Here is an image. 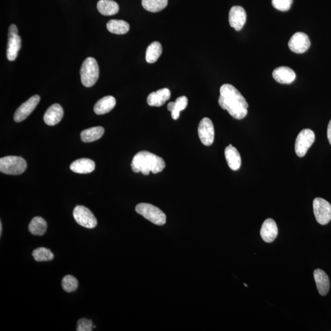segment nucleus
I'll return each mask as SVG.
<instances>
[{
  "label": "nucleus",
  "instance_id": "obj_1",
  "mask_svg": "<svg viewBox=\"0 0 331 331\" xmlns=\"http://www.w3.org/2000/svg\"><path fill=\"white\" fill-rule=\"evenodd\" d=\"M219 104L222 109L227 110L233 118L242 120L248 113V104L246 99L235 86L224 84L221 86Z\"/></svg>",
  "mask_w": 331,
  "mask_h": 331
},
{
  "label": "nucleus",
  "instance_id": "obj_2",
  "mask_svg": "<svg viewBox=\"0 0 331 331\" xmlns=\"http://www.w3.org/2000/svg\"><path fill=\"white\" fill-rule=\"evenodd\" d=\"M131 169L136 173L141 172L147 175L161 172L166 167L164 160L151 152L141 151L134 157L131 163Z\"/></svg>",
  "mask_w": 331,
  "mask_h": 331
},
{
  "label": "nucleus",
  "instance_id": "obj_3",
  "mask_svg": "<svg viewBox=\"0 0 331 331\" xmlns=\"http://www.w3.org/2000/svg\"><path fill=\"white\" fill-rule=\"evenodd\" d=\"M99 66L93 57H88L83 62L81 68V78L83 86L91 87L99 78Z\"/></svg>",
  "mask_w": 331,
  "mask_h": 331
},
{
  "label": "nucleus",
  "instance_id": "obj_4",
  "mask_svg": "<svg viewBox=\"0 0 331 331\" xmlns=\"http://www.w3.org/2000/svg\"><path fill=\"white\" fill-rule=\"evenodd\" d=\"M27 167V162L20 157L7 156L0 159V171L5 174H22Z\"/></svg>",
  "mask_w": 331,
  "mask_h": 331
},
{
  "label": "nucleus",
  "instance_id": "obj_5",
  "mask_svg": "<svg viewBox=\"0 0 331 331\" xmlns=\"http://www.w3.org/2000/svg\"><path fill=\"white\" fill-rule=\"evenodd\" d=\"M136 211L155 225L162 226L166 222L165 213L151 204H139L136 207Z\"/></svg>",
  "mask_w": 331,
  "mask_h": 331
},
{
  "label": "nucleus",
  "instance_id": "obj_6",
  "mask_svg": "<svg viewBox=\"0 0 331 331\" xmlns=\"http://www.w3.org/2000/svg\"><path fill=\"white\" fill-rule=\"evenodd\" d=\"M315 136L314 131L304 129L299 133L296 139L295 152L299 157L306 156L308 150L314 143Z\"/></svg>",
  "mask_w": 331,
  "mask_h": 331
},
{
  "label": "nucleus",
  "instance_id": "obj_7",
  "mask_svg": "<svg viewBox=\"0 0 331 331\" xmlns=\"http://www.w3.org/2000/svg\"><path fill=\"white\" fill-rule=\"evenodd\" d=\"M313 207L317 222L322 225H327L331 220V206L329 202L321 198H315Z\"/></svg>",
  "mask_w": 331,
  "mask_h": 331
},
{
  "label": "nucleus",
  "instance_id": "obj_8",
  "mask_svg": "<svg viewBox=\"0 0 331 331\" xmlns=\"http://www.w3.org/2000/svg\"><path fill=\"white\" fill-rule=\"evenodd\" d=\"M22 47V39L18 35L16 25L10 26L8 32V42L7 46V59L10 62L14 61L17 57L18 52Z\"/></svg>",
  "mask_w": 331,
  "mask_h": 331
},
{
  "label": "nucleus",
  "instance_id": "obj_9",
  "mask_svg": "<svg viewBox=\"0 0 331 331\" xmlns=\"http://www.w3.org/2000/svg\"><path fill=\"white\" fill-rule=\"evenodd\" d=\"M76 222L83 227L92 229L97 226V220L90 210L83 206H76L73 211Z\"/></svg>",
  "mask_w": 331,
  "mask_h": 331
},
{
  "label": "nucleus",
  "instance_id": "obj_10",
  "mask_svg": "<svg viewBox=\"0 0 331 331\" xmlns=\"http://www.w3.org/2000/svg\"><path fill=\"white\" fill-rule=\"evenodd\" d=\"M198 135L201 143L206 146H211L214 141L215 130L214 125L209 118H204L199 123Z\"/></svg>",
  "mask_w": 331,
  "mask_h": 331
},
{
  "label": "nucleus",
  "instance_id": "obj_11",
  "mask_svg": "<svg viewBox=\"0 0 331 331\" xmlns=\"http://www.w3.org/2000/svg\"><path fill=\"white\" fill-rule=\"evenodd\" d=\"M289 48L296 54L306 52L311 46V41L306 33L298 32L294 34L288 42Z\"/></svg>",
  "mask_w": 331,
  "mask_h": 331
},
{
  "label": "nucleus",
  "instance_id": "obj_12",
  "mask_svg": "<svg viewBox=\"0 0 331 331\" xmlns=\"http://www.w3.org/2000/svg\"><path fill=\"white\" fill-rule=\"evenodd\" d=\"M39 101H40V96L36 94L21 105L15 112L14 115L15 122H21L27 119L35 110Z\"/></svg>",
  "mask_w": 331,
  "mask_h": 331
},
{
  "label": "nucleus",
  "instance_id": "obj_13",
  "mask_svg": "<svg viewBox=\"0 0 331 331\" xmlns=\"http://www.w3.org/2000/svg\"><path fill=\"white\" fill-rule=\"evenodd\" d=\"M247 14L243 7L236 6L231 7L229 13V22L231 27L240 31L246 22Z\"/></svg>",
  "mask_w": 331,
  "mask_h": 331
},
{
  "label": "nucleus",
  "instance_id": "obj_14",
  "mask_svg": "<svg viewBox=\"0 0 331 331\" xmlns=\"http://www.w3.org/2000/svg\"><path fill=\"white\" fill-rule=\"evenodd\" d=\"M260 235L266 243H271L274 241L278 235V227L275 221L272 219L265 220L262 223Z\"/></svg>",
  "mask_w": 331,
  "mask_h": 331
},
{
  "label": "nucleus",
  "instance_id": "obj_15",
  "mask_svg": "<svg viewBox=\"0 0 331 331\" xmlns=\"http://www.w3.org/2000/svg\"><path fill=\"white\" fill-rule=\"evenodd\" d=\"M64 109L59 104H54L49 107L44 115V121L49 126L58 124L64 117Z\"/></svg>",
  "mask_w": 331,
  "mask_h": 331
},
{
  "label": "nucleus",
  "instance_id": "obj_16",
  "mask_svg": "<svg viewBox=\"0 0 331 331\" xmlns=\"http://www.w3.org/2000/svg\"><path fill=\"white\" fill-rule=\"evenodd\" d=\"M170 91L167 88L160 89L157 91L152 92L147 97V104L151 106L160 107L170 98Z\"/></svg>",
  "mask_w": 331,
  "mask_h": 331
},
{
  "label": "nucleus",
  "instance_id": "obj_17",
  "mask_svg": "<svg viewBox=\"0 0 331 331\" xmlns=\"http://www.w3.org/2000/svg\"><path fill=\"white\" fill-rule=\"evenodd\" d=\"M273 78L277 83L282 84H290L296 79V74L292 69L287 67L276 68L272 73Z\"/></svg>",
  "mask_w": 331,
  "mask_h": 331
},
{
  "label": "nucleus",
  "instance_id": "obj_18",
  "mask_svg": "<svg viewBox=\"0 0 331 331\" xmlns=\"http://www.w3.org/2000/svg\"><path fill=\"white\" fill-rule=\"evenodd\" d=\"M70 169L78 174H88L95 169V164L90 159H81L73 162L70 165Z\"/></svg>",
  "mask_w": 331,
  "mask_h": 331
},
{
  "label": "nucleus",
  "instance_id": "obj_19",
  "mask_svg": "<svg viewBox=\"0 0 331 331\" xmlns=\"http://www.w3.org/2000/svg\"><path fill=\"white\" fill-rule=\"evenodd\" d=\"M314 275L319 293L323 296L327 295L330 288V279L327 273L322 269H317L315 270Z\"/></svg>",
  "mask_w": 331,
  "mask_h": 331
},
{
  "label": "nucleus",
  "instance_id": "obj_20",
  "mask_svg": "<svg viewBox=\"0 0 331 331\" xmlns=\"http://www.w3.org/2000/svg\"><path fill=\"white\" fill-rule=\"evenodd\" d=\"M225 156L231 169L238 170L241 166V157L237 149L232 145L225 149Z\"/></svg>",
  "mask_w": 331,
  "mask_h": 331
},
{
  "label": "nucleus",
  "instance_id": "obj_21",
  "mask_svg": "<svg viewBox=\"0 0 331 331\" xmlns=\"http://www.w3.org/2000/svg\"><path fill=\"white\" fill-rule=\"evenodd\" d=\"M116 105V99L112 96H106L99 99L94 106V111L97 115H103L111 111Z\"/></svg>",
  "mask_w": 331,
  "mask_h": 331
},
{
  "label": "nucleus",
  "instance_id": "obj_22",
  "mask_svg": "<svg viewBox=\"0 0 331 331\" xmlns=\"http://www.w3.org/2000/svg\"><path fill=\"white\" fill-rule=\"evenodd\" d=\"M97 9L101 14L109 16L117 14L119 6L112 0H99L97 3Z\"/></svg>",
  "mask_w": 331,
  "mask_h": 331
},
{
  "label": "nucleus",
  "instance_id": "obj_23",
  "mask_svg": "<svg viewBox=\"0 0 331 331\" xmlns=\"http://www.w3.org/2000/svg\"><path fill=\"white\" fill-rule=\"evenodd\" d=\"M188 105V98L185 96L178 97L175 102H170L167 104V109L171 112L173 119L177 120L180 116V112L186 109Z\"/></svg>",
  "mask_w": 331,
  "mask_h": 331
},
{
  "label": "nucleus",
  "instance_id": "obj_24",
  "mask_svg": "<svg viewBox=\"0 0 331 331\" xmlns=\"http://www.w3.org/2000/svg\"><path fill=\"white\" fill-rule=\"evenodd\" d=\"M104 133V129L101 127H96L86 129L81 134V138L83 143H91L98 140Z\"/></svg>",
  "mask_w": 331,
  "mask_h": 331
},
{
  "label": "nucleus",
  "instance_id": "obj_25",
  "mask_svg": "<svg viewBox=\"0 0 331 331\" xmlns=\"http://www.w3.org/2000/svg\"><path fill=\"white\" fill-rule=\"evenodd\" d=\"M107 28L110 33L124 35L130 30V25L124 20L113 19L107 22Z\"/></svg>",
  "mask_w": 331,
  "mask_h": 331
},
{
  "label": "nucleus",
  "instance_id": "obj_26",
  "mask_svg": "<svg viewBox=\"0 0 331 331\" xmlns=\"http://www.w3.org/2000/svg\"><path fill=\"white\" fill-rule=\"evenodd\" d=\"M47 224L46 220L41 217H34L28 226L30 232L35 236H43L46 233Z\"/></svg>",
  "mask_w": 331,
  "mask_h": 331
},
{
  "label": "nucleus",
  "instance_id": "obj_27",
  "mask_svg": "<svg viewBox=\"0 0 331 331\" xmlns=\"http://www.w3.org/2000/svg\"><path fill=\"white\" fill-rule=\"evenodd\" d=\"M162 44L158 41L153 42L147 47L146 54V59L149 64H154L159 59L162 54Z\"/></svg>",
  "mask_w": 331,
  "mask_h": 331
},
{
  "label": "nucleus",
  "instance_id": "obj_28",
  "mask_svg": "<svg viewBox=\"0 0 331 331\" xmlns=\"http://www.w3.org/2000/svg\"><path fill=\"white\" fill-rule=\"evenodd\" d=\"M168 0H142L144 9L151 12H158L167 6Z\"/></svg>",
  "mask_w": 331,
  "mask_h": 331
},
{
  "label": "nucleus",
  "instance_id": "obj_29",
  "mask_svg": "<svg viewBox=\"0 0 331 331\" xmlns=\"http://www.w3.org/2000/svg\"><path fill=\"white\" fill-rule=\"evenodd\" d=\"M33 256L36 261H48L54 259L53 253L44 248H40L35 249L33 252Z\"/></svg>",
  "mask_w": 331,
  "mask_h": 331
},
{
  "label": "nucleus",
  "instance_id": "obj_30",
  "mask_svg": "<svg viewBox=\"0 0 331 331\" xmlns=\"http://www.w3.org/2000/svg\"><path fill=\"white\" fill-rule=\"evenodd\" d=\"M78 281L73 275H68L63 278L62 282V288L67 293L75 291L78 288Z\"/></svg>",
  "mask_w": 331,
  "mask_h": 331
},
{
  "label": "nucleus",
  "instance_id": "obj_31",
  "mask_svg": "<svg viewBox=\"0 0 331 331\" xmlns=\"http://www.w3.org/2000/svg\"><path fill=\"white\" fill-rule=\"evenodd\" d=\"M293 0H272V6L280 11H287L290 9Z\"/></svg>",
  "mask_w": 331,
  "mask_h": 331
},
{
  "label": "nucleus",
  "instance_id": "obj_32",
  "mask_svg": "<svg viewBox=\"0 0 331 331\" xmlns=\"http://www.w3.org/2000/svg\"><path fill=\"white\" fill-rule=\"evenodd\" d=\"M93 329V324L91 320L81 319L79 320L77 325L78 331H91Z\"/></svg>",
  "mask_w": 331,
  "mask_h": 331
},
{
  "label": "nucleus",
  "instance_id": "obj_33",
  "mask_svg": "<svg viewBox=\"0 0 331 331\" xmlns=\"http://www.w3.org/2000/svg\"><path fill=\"white\" fill-rule=\"evenodd\" d=\"M327 135L328 141H329L331 145V120H330L329 124H328V126Z\"/></svg>",
  "mask_w": 331,
  "mask_h": 331
},
{
  "label": "nucleus",
  "instance_id": "obj_34",
  "mask_svg": "<svg viewBox=\"0 0 331 331\" xmlns=\"http://www.w3.org/2000/svg\"><path fill=\"white\" fill-rule=\"evenodd\" d=\"M2 233V223L1 222H0V235H1Z\"/></svg>",
  "mask_w": 331,
  "mask_h": 331
},
{
  "label": "nucleus",
  "instance_id": "obj_35",
  "mask_svg": "<svg viewBox=\"0 0 331 331\" xmlns=\"http://www.w3.org/2000/svg\"><path fill=\"white\" fill-rule=\"evenodd\" d=\"M244 286H246V287H248V285L246 284V283H244Z\"/></svg>",
  "mask_w": 331,
  "mask_h": 331
},
{
  "label": "nucleus",
  "instance_id": "obj_36",
  "mask_svg": "<svg viewBox=\"0 0 331 331\" xmlns=\"http://www.w3.org/2000/svg\"><path fill=\"white\" fill-rule=\"evenodd\" d=\"M96 328V326H93V328Z\"/></svg>",
  "mask_w": 331,
  "mask_h": 331
}]
</instances>
